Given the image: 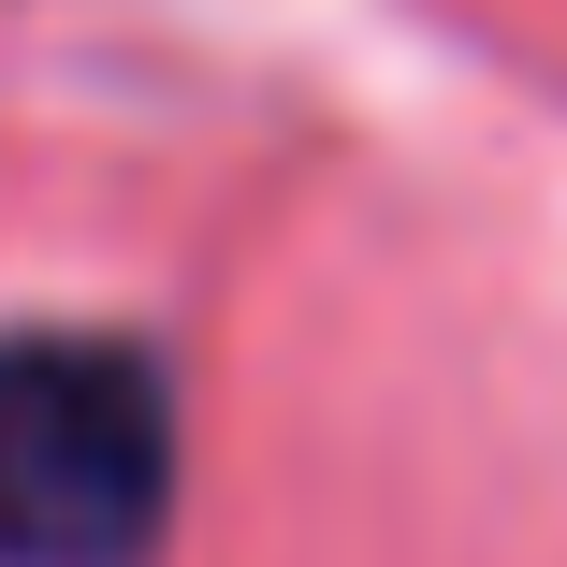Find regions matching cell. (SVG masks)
I'll list each match as a JSON object with an SVG mask.
<instances>
[{
  "instance_id": "1",
  "label": "cell",
  "mask_w": 567,
  "mask_h": 567,
  "mask_svg": "<svg viewBox=\"0 0 567 567\" xmlns=\"http://www.w3.org/2000/svg\"><path fill=\"white\" fill-rule=\"evenodd\" d=\"M175 495L161 364L117 334L0 350V567H132Z\"/></svg>"
}]
</instances>
